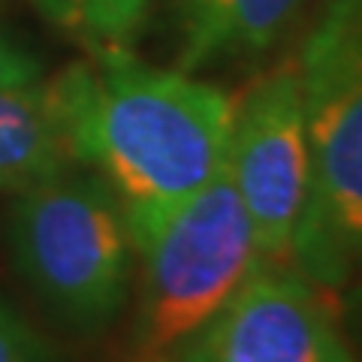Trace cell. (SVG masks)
Listing matches in <instances>:
<instances>
[{
	"label": "cell",
	"instance_id": "obj_7",
	"mask_svg": "<svg viewBox=\"0 0 362 362\" xmlns=\"http://www.w3.org/2000/svg\"><path fill=\"white\" fill-rule=\"evenodd\" d=\"M61 124L49 85H0V190H28L66 173Z\"/></svg>",
	"mask_w": 362,
	"mask_h": 362
},
{
	"label": "cell",
	"instance_id": "obj_10",
	"mask_svg": "<svg viewBox=\"0 0 362 362\" xmlns=\"http://www.w3.org/2000/svg\"><path fill=\"white\" fill-rule=\"evenodd\" d=\"M0 362H61L58 347L0 296Z\"/></svg>",
	"mask_w": 362,
	"mask_h": 362
},
{
	"label": "cell",
	"instance_id": "obj_11",
	"mask_svg": "<svg viewBox=\"0 0 362 362\" xmlns=\"http://www.w3.org/2000/svg\"><path fill=\"white\" fill-rule=\"evenodd\" d=\"M40 78V64L25 49L0 37V85H30Z\"/></svg>",
	"mask_w": 362,
	"mask_h": 362
},
{
	"label": "cell",
	"instance_id": "obj_1",
	"mask_svg": "<svg viewBox=\"0 0 362 362\" xmlns=\"http://www.w3.org/2000/svg\"><path fill=\"white\" fill-rule=\"evenodd\" d=\"M70 160L115 190L127 233L206 187L226 166L235 100L221 88L160 70L103 45L49 85Z\"/></svg>",
	"mask_w": 362,
	"mask_h": 362
},
{
	"label": "cell",
	"instance_id": "obj_2",
	"mask_svg": "<svg viewBox=\"0 0 362 362\" xmlns=\"http://www.w3.org/2000/svg\"><path fill=\"white\" fill-rule=\"evenodd\" d=\"M311 194L293 266L320 287L362 266V0H329L299 61Z\"/></svg>",
	"mask_w": 362,
	"mask_h": 362
},
{
	"label": "cell",
	"instance_id": "obj_9",
	"mask_svg": "<svg viewBox=\"0 0 362 362\" xmlns=\"http://www.w3.org/2000/svg\"><path fill=\"white\" fill-rule=\"evenodd\" d=\"M58 28L88 40L94 49L124 45L142 25L148 0H33Z\"/></svg>",
	"mask_w": 362,
	"mask_h": 362
},
{
	"label": "cell",
	"instance_id": "obj_8",
	"mask_svg": "<svg viewBox=\"0 0 362 362\" xmlns=\"http://www.w3.org/2000/svg\"><path fill=\"white\" fill-rule=\"evenodd\" d=\"M305 0H185L181 66L259 54L275 42Z\"/></svg>",
	"mask_w": 362,
	"mask_h": 362
},
{
	"label": "cell",
	"instance_id": "obj_6",
	"mask_svg": "<svg viewBox=\"0 0 362 362\" xmlns=\"http://www.w3.org/2000/svg\"><path fill=\"white\" fill-rule=\"evenodd\" d=\"M323 290L296 266L259 259L173 362H356Z\"/></svg>",
	"mask_w": 362,
	"mask_h": 362
},
{
	"label": "cell",
	"instance_id": "obj_5",
	"mask_svg": "<svg viewBox=\"0 0 362 362\" xmlns=\"http://www.w3.org/2000/svg\"><path fill=\"white\" fill-rule=\"evenodd\" d=\"M226 173L263 263L293 266L311 194V148L296 66H281L235 103Z\"/></svg>",
	"mask_w": 362,
	"mask_h": 362
},
{
	"label": "cell",
	"instance_id": "obj_3",
	"mask_svg": "<svg viewBox=\"0 0 362 362\" xmlns=\"http://www.w3.org/2000/svg\"><path fill=\"white\" fill-rule=\"evenodd\" d=\"M130 242L142 275L124 362H173L259 266L251 221L226 166Z\"/></svg>",
	"mask_w": 362,
	"mask_h": 362
},
{
	"label": "cell",
	"instance_id": "obj_4",
	"mask_svg": "<svg viewBox=\"0 0 362 362\" xmlns=\"http://www.w3.org/2000/svg\"><path fill=\"white\" fill-rule=\"evenodd\" d=\"M9 254L64 329L97 335L130 293L133 242L115 190L100 175H54L18 194Z\"/></svg>",
	"mask_w": 362,
	"mask_h": 362
}]
</instances>
